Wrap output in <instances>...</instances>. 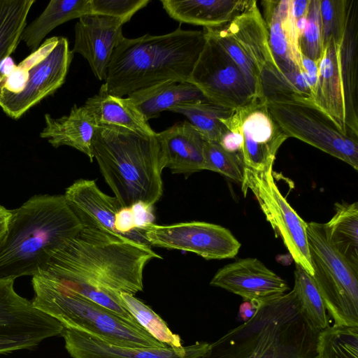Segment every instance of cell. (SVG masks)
I'll use <instances>...</instances> for the list:
<instances>
[{"label": "cell", "mask_w": 358, "mask_h": 358, "mask_svg": "<svg viewBox=\"0 0 358 358\" xmlns=\"http://www.w3.org/2000/svg\"><path fill=\"white\" fill-rule=\"evenodd\" d=\"M150 245L192 252L207 259L233 258L241 246L227 228L206 222L151 224L144 230Z\"/></svg>", "instance_id": "5bb4252c"}, {"label": "cell", "mask_w": 358, "mask_h": 358, "mask_svg": "<svg viewBox=\"0 0 358 358\" xmlns=\"http://www.w3.org/2000/svg\"><path fill=\"white\" fill-rule=\"evenodd\" d=\"M149 121L164 110L184 103L206 99L201 90L187 81H166L127 96Z\"/></svg>", "instance_id": "4316f807"}, {"label": "cell", "mask_w": 358, "mask_h": 358, "mask_svg": "<svg viewBox=\"0 0 358 358\" xmlns=\"http://www.w3.org/2000/svg\"><path fill=\"white\" fill-rule=\"evenodd\" d=\"M35 0H0V64L12 55L21 41Z\"/></svg>", "instance_id": "4dcf8cb0"}, {"label": "cell", "mask_w": 358, "mask_h": 358, "mask_svg": "<svg viewBox=\"0 0 358 358\" xmlns=\"http://www.w3.org/2000/svg\"><path fill=\"white\" fill-rule=\"evenodd\" d=\"M243 136L245 167L262 171L273 166L276 153L289 138L271 115L265 98L236 109Z\"/></svg>", "instance_id": "9a60e30c"}, {"label": "cell", "mask_w": 358, "mask_h": 358, "mask_svg": "<svg viewBox=\"0 0 358 358\" xmlns=\"http://www.w3.org/2000/svg\"><path fill=\"white\" fill-rule=\"evenodd\" d=\"M206 41L203 30L180 27L164 35L124 38L108 66V92L123 97L166 81H187Z\"/></svg>", "instance_id": "277c9868"}, {"label": "cell", "mask_w": 358, "mask_h": 358, "mask_svg": "<svg viewBox=\"0 0 358 358\" xmlns=\"http://www.w3.org/2000/svg\"><path fill=\"white\" fill-rule=\"evenodd\" d=\"M358 1L348 0L345 29L338 48V58L345 103V125L358 137L357 64Z\"/></svg>", "instance_id": "7402d4cb"}, {"label": "cell", "mask_w": 358, "mask_h": 358, "mask_svg": "<svg viewBox=\"0 0 358 358\" xmlns=\"http://www.w3.org/2000/svg\"><path fill=\"white\" fill-rule=\"evenodd\" d=\"M150 2V0H90V15L117 18L124 24Z\"/></svg>", "instance_id": "74e56055"}, {"label": "cell", "mask_w": 358, "mask_h": 358, "mask_svg": "<svg viewBox=\"0 0 358 358\" xmlns=\"http://www.w3.org/2000/svg\"><path fill=\"white\" fill-rule=\"evenodd\" d=\"M298 43L301 55L319 63L324 51L320 0H310L306 27Z\"/></svg>", "instance_id": "8d00e7d4"}, {"label": "cell", "mask_w": 358, "mask_h": 358, "mask_svg": "<svg viewBox=\"0 0 358 358\" xmlns=\"http://www.w3.org/2000/svg\"><path fill=\"white\" fill-rule=\"evenodd\" d=\"M234 110L213 103L207 99L181 103L169 110L186 116L206 141L215 142H219L224 129V120Z\"/></svg>", "instance_id": "f546056e"}, {"label": "cell", "mask_w": 358, "mask_h": 358, "mask_svg": "<svg viewBox=\"0 0 358 358\" xmlns=\"http://www.w3.org/2000/svg\"><path fill=\"white\" fill-rule=\"evenodd\" d=\"M85 15H90V0H52L41 15L25 27L21 41L34 52L53 29Z\"/></svg>", "instance_id": "83f0119b"}, {"label": "cell", "mask_w": 358, "mask_h": 358, "mask_svg": "<svg viewBox=\"0 0 358 358\" xmlns=\"http://www.w3.org/2000/svg\"><path fill=\"white\" fill-rule=\"evenodd\" d=\"M257 307L252 303L244 301L239 307L238 315L243 322L249 320L255 313Z\"/></svg>", "instance_id": "60d3db41"}, {"label": "cell", "mask_w": 358, "mask_h": 358, "mask_svg": "<svg viewBox=\"0 0 358 358\" xmlns=\"http://www.w3.org/2000/svg\"><path fill=\"white\" fill-rule=\"evenodd\" d=\"M10 213L0 241V280L45 273L83 227L64 194L33 196Z\"/></svg>", "instance_id": "7a4b0ae2"}, {"label": "cell", "mask_w": 358, "mask_h": 358, "mask_svg": "<svg viewBox=\"0 0 358 358\" xmlns=\"http://www.w3.org/2000/svg\"><path fill=\"white\" fill-rule=\"evenodd\" d=\"M156 138L164 167L169 169L172 173L189 175L203 170L206 140L189 122H177L156 133Z\"/></svg>", "instance_id": "ffe728a7"}, {"label": "cell", "mask_w": 358, "mask_h": 358, "mask_svg": "<svg viewBox=\"0 0 358 358\" xmlns=\"http://www.w3.org/2000/svg\"><path fill=\"white\" fill-rule=\"evenodd\" d=\"M292 289L296 295L303 315L312 327L319 331L329 327V316L315 281L298 264H296L294 285Z\"/></svg>", "instance_id": "1f68e13d"}, {"label": "cell", "mask_w": 358, "mask_h": 358, "mask_svg": "<svg viewBox=\"0 0 358 358\" xmlns=\"http://www.w3.org/2000/svg\"><path fill=\"white\" fill-rule=\"evenodd\" d=\"M307 24V15L295 20V27L298 41L302 36Z\"/></svg>", "instance_id": "7bdbcfd3"}, {"label": "cell", "mask_w": 358, "mask_h": 358, "mask_svg": "<svg viewBox=\"0 0 358 358\" xmlns=\"http://www.w3.org/2000/svg\"><path fill=\"white\" fill-rule=\"evenodd\" d=\"M203 31L229 55L263 96L262 73L280 70L271 52L265 22L257 1L252 0L227 24L203 28Z\"/></svg>", "instance_id": "30bf717a"}, {"label": "cell", "mask_w": 358, "mask_h": 358, "mask_svg": "<svg viewBox=\"0 0 358 358\" xmlns=\"http://www.w3.org/2000/svg\"><path fill=\"white\" fill-rule=\"evenodd\" d=\"M268 111L288 137L296 138L358 171V137L344 132L311 99L265 98Z\"/></svg>", "instance_id": "ba28073f"}, {"label": "cell", "mask_w": 358, "mask_h": 358, "mask_svg": "<svg viewBox=\"0 0 358 358\" xmlns=\"http://www.w3.org/2000/svg\"><path fill=\"white\" fill-rule=\"evenodd\" d=\"M313 278L334 324L358 326V268L330 242L324 224L307 223Z\"/></svg>", "instance_id": "52a82bcc"}, {"label": "cell", "mask_w": 358, "mask_h": 358, "mask_svg": "<svg viewBox=\"0 0 358 358\" xmlns=\"http://www.w3.org/2000/svg\"><path fill=\"white\" fill-rule=\"evenodd\" d=\"M120 296L129 312L155 338L170 347L182 346L180 336L173 334L166 323L148 306L127 293H120Z\"/></svg>", "instance_id": "836d02e7"}, {"label": "cell", "mask_w": 358, "mask_h": 358, "mask_svg": "<svg viewBox=\"0 0 358 358\" xmlns=\"http://www.w3.org/2000/svg\"><path fill=\"white\" fill-rule=\"evenodd\" d=\"M317 358H358V326H329L319 332Z\"/></svg>", "instance_id": "d6a6232c"}, {"label": "cell", "mask_w": 358, "mask_h": 358, "mask_svg": "<svg viewBox=\"0 0 358 358\" xmlns=\"http://www.w3.org/2000/svg\"><path fill=\"white\" fill-rule=\"evenodd\" d=\"M210 285L238 295L257 308L289 290L285 280L256 258L227 264L217 271Z\"/></svg>", "instance_id": "2e32d148"}, {"label": "cell", "mask_w": 358, "mask_h": 358, "mask_svg": "<svg viewBox=\"0 0 358 358\" xmlns=\"http://www.w3.org/2000/svg\"><path fill=\"white\" fill-rule=\"evenodd\" d=\"M155 258L162 257L149 245L83 226L43 273L62 285L86 284L134 296L143 290L144 268Z\"/></svg>", "instance_id": "6da1fadb"}, {"label": "cell", "mask_w": 358, "mask_h": 358, "mask_svg": "<svg viewBox=\"0 0 358 358\" xmlns=\"http://www.w3.org/2000/svg\"><path fill=\"white\" fill-rule=\"evenodd\" d=\"M84 106L99 126H114L148 136L157 133L129 98L109 94L104 84L98 94L87 99Z\"/></svg>", "instance_id": "d4e9b609"}, {"label": "cell", "mask_w": 358, "mask_h": 358, "mask_svg": "<svg viewBox=\"0 0 358 358\" xmlns=\"http://www.w3.org/2000/svg\"><path fill=\"white\" fill-rule=\"evenodd\" d=\"M319 331L303 315L292 289L259 305L200 358H317Z\"/></svg>", "instance_id": "3957f363"}, {"label": "cell", "mask_w": 358, "mask_h": 358, "mask_svg": "<svg viewBox=\"0 0 358 358\" xmlns=\"http://www.w3.org/2000/svg\"><path fill=\"white\" fill-rule=\"evenodd\" d=\"M206 38L187 82L208 101L234 110L264 98L229 55L213 40Z\"/></svg>", "instance_id": "7c38bea8"}, {"label": "cell", "mask_w": 358, "mask_h": 358, "mask_svg": "<svg viewBox=\"0 0 358 358\" xmlns=\"http://www.w3.org/2000/svg\"><path fill=\"white\" fill-rule=\"evenodd\" d=\"M241 189L245 196L248 190L253 193L276 236L282 240L296 264L313 276L306 234L307 222L281 194L274 181L273 166L262 171L245 167Z\"/></svg>", "instance_id": "8fae6325"}, {"label": "cell", "mask_w": 358, "mask_h": 358, "mask_svg": "<svg viewBox=\"0 0 358 358\" xmlns=\"http://www.w3.org/2000/svg\"><path fill=\"white\" fill-rule=\"evenodd\" d=\"M45 124L41 138L55 148L72 147L93 162L92 143L99 125L85 106L74 105L68 115L59 118L45 114Z\"/></svg>", "instance_id": "603a6c76"}, {"label": "cell", "mask_w": 358, "mask_h": 358, "mask_svg": "<svg viewBox=\"0 0 358 358\" xmlns=\"http://www.w3.org/2000/svg\"><path fill=\"white\" fill-rule=\"evenodd\" d=\"M64 196L83 226L118 234L115 227V216L123 206L117 198L103 192L94 180H76L66 188Z\"/></svg>", "instance_id": "44dd1931"}, {"label": "cell", "mask_w": 358, "mask_h": 358, "mask_svg": "<svg viewBox=\"0 0 358 358\" xmlns=\"http://www.w3.org/2000/svg\"><path fill=\"white\" fill-rule=\"evenodd\" d=\"M338 46L333 40L324 47L322 58L318 63L317 82L313 100L337 122L344 132L352 135L345 125V103L338 65Z\"/></svg>", "instance_id": "484cf974"}, {"label": "cell", "mask_w": 358, "mask_h": 358, "mask_svg": "<svg viewBox=\"0 0 358 358\" xmlns=\"http://www.w3.org/2000/svg\"><path fill=\"white\" fill-rule=\"evenodd\" d=\"M301 62L313 97L317 82L318 64L303 55H301Z\"/></svg>", "instance_id": "f35d334b"}, {"label": "cell", "mask_w": 358, "mask_h": 358, "mask_svg": "<svg viewBox=\"0 0 358 358\" xmlns=\"http://www.w3.org/2000/svg\"><path fill=\"white\" fill-rule=\"evenodd\" d=\"M93 158L123 207L141 203L152 207L162 197L163 157L155 136L99 125L92 143Z\"/></svg>", "instance_id": "5b68a950"}, {"label": "cell", "mask_w": 358, "mask_h": 358, "mask_svg": "<svg viewBox=\"0 0 358 358\" xmlns=\"http://www.w3.org/2000/svg\"><path fill=\"white\" fill-rule=\"evenodd\" d=\"M252 0H162L164 9L180 23L203 26H223L241 13Z\"/></svg>", "instance_id": "cb8c5ba5"}, {"label": "cell", "mask_w": 358, "mask_h": 358, "mask_svg": "<svg viewBox=\"0 0 358 358\" xmlns=\"http://www.w3.org/2000/svg\"><path fill=\"white\" fill-rule=\"evenodd\" d=\"M348 0H320L323 46L331 40L339 46L348 17Z\"/></svg>", "instance_id": "d590c367"}, {"label": "cell", "mask_w": 358, "mask_h": 358, "mask_svg": "<svg viewBox=\"0 0 358 358\" xmlns=\"http://www.w3.org/2000/svg\"><path fill=\"white\" fill-rule=\"evenodd\" d=\"M244 168L241 156L227 152L218 142L206 141L203 170L219 173L241 184Z\"/></svg>", "instance_id": "e575fe53"}, {"label": "cell", "mask_w": 358, "mask_h": 358, "mask_svg": "<svg viewBox=\"0 0 358 358\" xmlns=\"http://www.w3.org/2000/svg\"><path fill=\"white\" fill-rule=\"evenodd\" d=\"M335 213L324 223L334 248L358 268V203H336Z\"/></svg>", "instance_id": "f1b7e54d"}, {"label": "cell", "mask_w": 358, "mask_h": 358, "mask_svg": "<svg viewBox=\"0 0 358 358\" xmlns=\"http://www.w3.org/2000/svg\"><path fill=\"white\" fill-rule=\"evenodd\" d=\"M10 214V210L6 209L0 204V241L7 231Z\"/></svg>", "instance_id": "b9f144b4"}, {"label": "cell", "mask_w": 358, "mask_h": 358, "mask_svg": "<svg viewBox=\"0 0 358 358\" xmlns=\"http://www.w3.org/2000/svg\"><path fill=\"white\" fill-rule=\"evenodd\" d=\"M63 36L48 38L16 68L22 71V86L13 91L0 87V108L10 117L20 118L65 82L73 59Z\"/></svg>", "instance_id": "9c48e42d"}, {"label": "cell", "mask_w": 358, "mask_h": 358, "mask_svg": "<svg viewBox=\"0 0 358 358\" xmlns=\"http://www.w3.org/2000/svg\"><path fill=\"white\" fill-rule=\"evenodd\" d=\"M122 21L117 18L85 15L75 26L73 53L81 55L99 80L106 78L108 66L115 48L125 38Z\"/></svg>", "instance_id": "e0dca14e"}, {"label": "cell", "mask_w": 358, "mask_h": 358, "mask_svg": "<svg viewBox=\"0 0 358 358\" xmlns=\"http://www.w3.org/2000/svg\"><path fill=\"white\" fill-rule=\"evenodd\" d=\"M291 3L292 0L262 1L269 46L275 64L284 76L303 71Z\"/></svg>", "instance_id": "d6986e66"}, {"label": "cell", "mask_w": 358, "mask_h": 358, "mask_svg": "<svg viewBox=\"0 0 358 358\" xmlns=\"http://www.w3.org/2000/svg\"><path fill=\"white\" fill-rule=\"evenodd\" d=\"M65 348L73 358H200L210 343L196 342L182 347L131 348L110 345L87 333L64 328Z\"/></svg>", "instance_id": "ac0fdd59"}, {"label": "cell", "mask_w": 358, "mask_h": 358, "mask_svg": "<svg viewBox=\"0 0 358 358\" xmlns=\"http://www.w3.org/2000/svg\"><path fill=\"white\" fill-rule=\"evenodd\" d=\"M33 305L64 328L87 333L115 346L131 348L170 347L141 324L131 323L106 308L68 289L45 273L32 276Z\"/></svg>", "instance_id": "8992f818"}, {"label": "cell", "mask_w": 358, "mask_h": 358, "mask_svg": "<svg viewBox=\"0 0 358 358\" xmlns=\"http://www.w3.org/2000/svg\"><path fill=\"white\" fill-rule=\"evenodd\" d=\"M64 327L19 295L13 280H0V354L37 346Z\"/></svg>", "instance_id": "4fadbf2b"}, {"label": "cell", "mask_w": 358, "mask_h": 358, "mask_svg": "<svg viewBox=\"0 0 358 358\" xmlns=\"http://www.w3.org/2000/svg\"><path fill=\"white\" fill-rule=\"evenodd\" d=\"M310 0H292L291 12L294 20L308 13Z\"/></svg>", "instance_id": "ab89813d"}]
</instances>
